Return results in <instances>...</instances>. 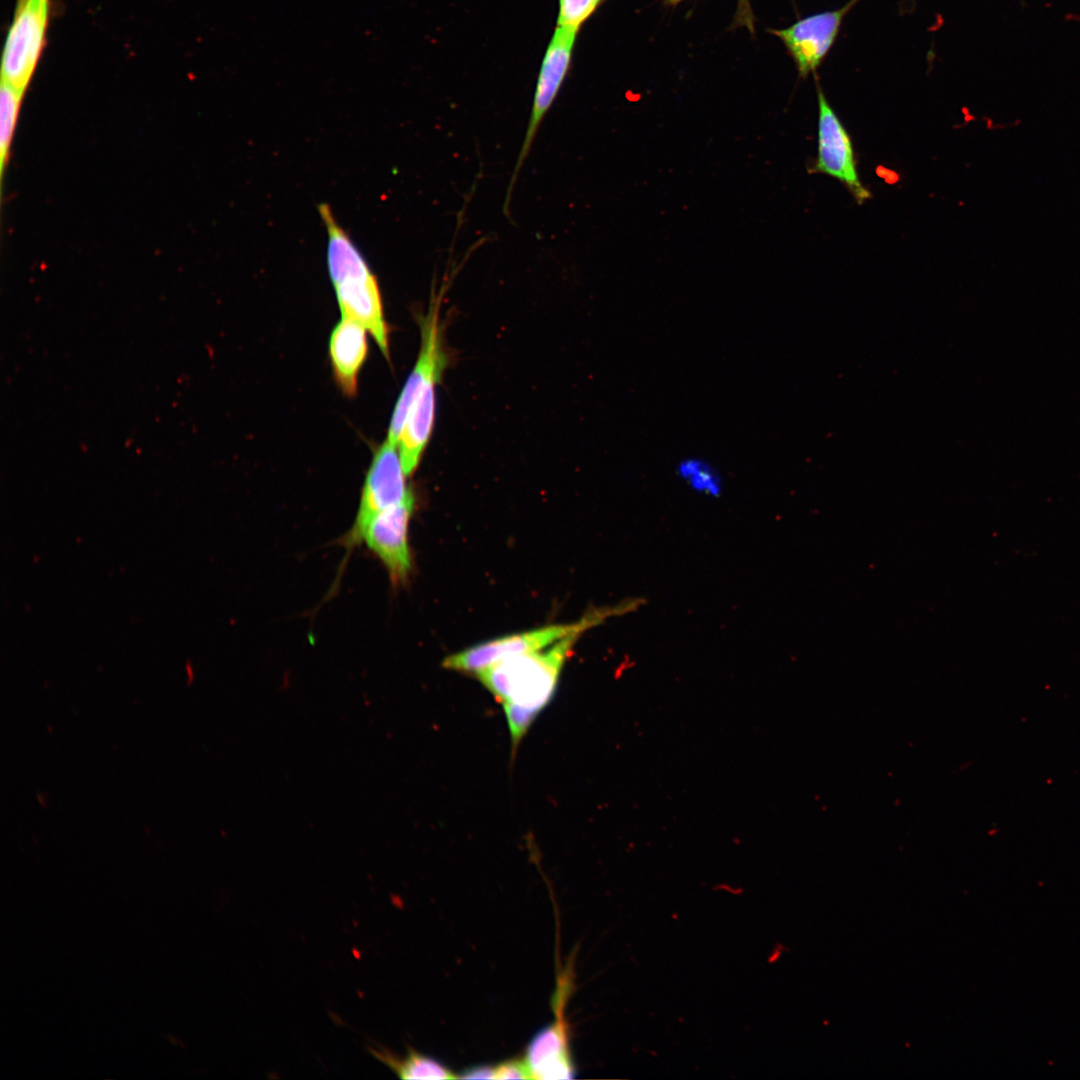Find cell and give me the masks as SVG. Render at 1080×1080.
<instances>
[{"label":"cell","instance_id":"16","mask_svg":"<svg viewBox=\"0 0 1080 1080\" xmlns=\"http://www.w3.org/2000/svg\"><path fill=\"white\" fill-rule=\"evenodd\" d=\"M604 0H558L556 26L579 32Z\"/></svg>","mask_w":1080,"mask_h":1080},{"label":"cell","instance_id":"2","mask_svg":"<svg viewBox=\"0 0 1080 1080\" xmlns=\"http://www.w3.org/2000/svg\"><path fill=\"white\" fill-rule=\"evenodd\" d=\"M581 635L573 633L542 650L504 659L476 676L502 704H516L537 716L553 697L562 668Z\"/></svg>","mask_w":1080,"mask_h":1080},{"label":"cell","instance_id":"14","mask_svg":"<svg viewBox=\"0 0 1080 1080\" xmlns=\"http://www.w3.org/2000/svg\"><path fill=\"white\" fill-rule=\"evenodd\" d=\"M676 473L690 489L709 497H719L723 481L718 470L707 460L698 456L681 459Z\"/></svg>","mask_w":1080,"mask_h":1080},{"label":"cell","instance_id":"9","mask_svg":"<svg viewBox=\"0 0 1080 1080\" xmlns=\"http://www.w3.org/2000/svg\"><path fill=\"white\" fill-rule=\"evenodd\" d=\"M818 106V154L813 171L839 180L861 204L871 194L859 179L851 138L820 87Z\"/></svg>","mask_w":1080,"mask_h":1080},{"label":"cell","instance_id":"3","mask_svg":"<svg viewBox=\"0 0 1080 1080\" xmlns=\"http://www.w3.org/2000/svg\"><path fill=\"white\" fill-rule=\"evenodd\" d=\"M643 603V599L634 597L616 605L593 609L575 623L549 625L496 638L450 655L442 665L449 670L477 674L504 659L542 650L573 633L583 634L610 617L637 610Z\"/></svg>","mask_w":1080,"mask_h":1080},{"label":"cell","instance_id":"5","mask_svg":"<svg viewBox=\"0 0 1080 1080\" xmlns=\"http://www.w3.org/2000/svg\"><path fill=\"white\" fill-rule=\"evenodd\" d=\"M49 0H18L5 44L2 81L24 93L37 65L48 21Z\"/></svg>","mask_w":1080,"mask_h":1080},{"label":"cell","instance_id":"10","mask_svg":"<svg viewBox=\"0 0 1080 1080\" xmlns=\"http://www.w3.org/2000/svg\"><path fill=\"white\" fill-rule=\"evenodd\" d=\"M857 0L844 7L812 15L787 29L774 31L794 58L799 73L806 76L814 71L833 44L841 21Z\"/></svg>","mask_w":1080,"mask_h":1080},{"label":"cell","instance_id":"15","mask_svg":"<svg viewBox=\"0 0 1080 1080\" xmlns=\"http://www.w3.org/2000/svg\"><path fill=\"white\" fill-rule=\"evenodd\" d=\"M23 92L1 81L0 92V170L1 177L9 161L11 143L17 123Z\"/></svg>","mask_w":1080,"mask_h":1080},{"label":"cell","instance_id":"6","mask_svg":"<svg viewBox=\"0 0 1080 1080\" xmlns=\"http://www.w3.org/2000/svg\"><path fill=\"white\" fill-rule=\"evenodd\" d=\"M442 294L441 290L439 295H432L429 309L420 319V352L415 367L395 405L386 438V441L395 446H398L400 434L421 388L432 379H440L446 366L439 318Z\"/></svg>","mask_w":1080,"mask_h":1080},{"label":"cell","instance_id":"19","mask_svg":"<svg viewBox=\"0 0 1080 1080\" xmlns=\"http://www.w3.org/2000/svg\"><path fill=\"white\" fill-rule=\"evenodd\" d=\"M680 1H682V0H666V2H667L668 4H670V5H674V4H677V3H679Z\"/></svg>","mask_w":1080,"mask_h":1080},{"label":"cell","instance_id":"4","mask_svg":"<svg viewBox=\"0 0 1080 1080\" xmlns=\"http://www.w3.org/2000/svg\"><path fill=\"white\" fill-rule=\"evenodd\" d=\"M578 33L574 30L556 26L547 45L537 77L525 137L509 183L504 205L505 210L508 208L518 173L529 154L538 128L554 103L569 73Z\"/></svg>","mask_w":1080,"mask_h":1080},{"label":"cell","instance_id":"12","mask_svg":"<svg viewBox=\"0 0 1080 1080\" xmlns=\"http://www.w3.org/2000/svg\"><path fill=\"white\" fill-rule=\"evenodd\" d=\"M366 331L358 322L342 317L330 337L334 376L341 391L349 397L357 393V376L367 356Z\"/></svg>","mask_w":1080,"mask_h":1080},{"label":"cell","instance_id":"18","mask_svg":"<svg viewBox=\"0 0 1080 1080\" xmlns=\"http://www.w3.org/2000/svg\"><path fill=\"white\" fill-rule=\"evenodd\" d=\"M464 1079H495V1066L478 1065L471 1067L462 1073Z\"/></svg>","mask_w":1080,"mask_h":1080},{"label":"cell","instance_id":"13","mask_svg":"<svg viewBox=\"0 0 1080 1080\" xmlns=\"http://www.w3.org/2000/svg\"><path fill=\"white\" fill-rule=\"evenodd\" d=\"M371 1054L402 1079H454L457 1076L436 1059L410 1048L398 1058L383 1047H369Z\"/></svg>","mask_w":1080,"mask_h":1080},{"label":"cell","instance_id":"11","mask_svg":"<svg viewBox=\"0 0 1080 1080\" xmlns=\"http://www.w3.org/2000/svg\"><path fill=\"white\" fill-rule=\"evenodd\" d=\"M561 1011L562 1006L556 1020L536 1033L528 1045L525 1060L532 1079L574 1077L575 1068L569 1053L567 1025Z\"/></svg>","mask_w":1080,"mask_h":1080},{"label":"cell","instance_id":"8","mask_svg":"<svg viewBox=\"0 0 1080 1080\" xmlns=\"http://www.w3.org/2000/svg\"><path fill=\"white\" fill-rule=\"evenodd\" d=\"M414 506L411 492L402 502L374 515L362 532L361 541L382 561L394 584L405 582L411 571L408 529Z\"/></svg>","mask_w":1080,"mask_h":1080},{"label":"cell","instance_id":"1","mask_svg":"<svg viewBox=\"0 0 1080 1080\" xmlns=\"http://www.w3.org/2000/svg\"><path fill=\"white\" fill-rule=\"evenodd\" d=\"M318 211L328 236V270L342 317L369 331L389 360L388 327L377 278L330 206L322 203Z\"/></svg>","mask_w":1080,"mask_h":1080},{"label":"cell","instance_id":"7","mask_svg":"<svg viewBox=\"0 0 1080 1080\" xmlns=\"http://www.w3.org/2000/svg\"><path fill=\"white\" fill-rule=\"evenodd\" d=\"M405 477L397 446L385 441L376 451L368 470L357 515L346 537L347 545L361 542L362 532L374 515L402 502L412 492Z\"/></svg>","mask_w":1080,"mask_h":1080},{"label":"cell","instance_id":"17","mask_svg":"<svg viewBox=\"0 0 1080 1080\" xmlns=\"http://www.w3.org/2000/svg\"><path fill=\"white\" fill-rule=\"evenodd\" d=\"M495 1079H532L526 1060L510 1059L495 1066Z\"/></svg>","mask_w":1080,"mask_h":1080}]
</instances>
